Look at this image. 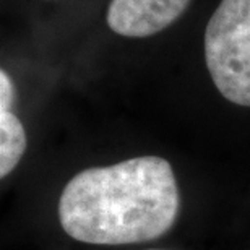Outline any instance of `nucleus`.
<instances>
[{
  "instance_id": "nucleus-1",
  "label": "nucleus",
  "mask_w": 250,
  "mask_h": 250,
  "mask_svg": "<svg viewBox=\"0 0 250 250\" xmlns=\"http://www.w3.org/2000/svg\"><path fill=\"white\" fill-rule=\"evenodd\" d=\"M179 205L171 163L138 156L72 177L59 200V221L78 242L124 246L166 234L176 223Z\"/></svg>"
},
{
  "instance_id": "nucleus-2",
  "label": "nucleus",
  "mask_w": 250,
  "mask_h": 250,
  "mask_svg": "<svg viewBox=\"0 0 250 250\" xmlns=\"http://www.w3.org/2000/svg\"><path fill=\"white\" fill-rule=\"evenodd\" d=\"M205 62L218 91L250 107V0H221L205 29Z\"/></svg>"
},
{
  "instance_id": "nucleus-3",
  "label": "nucleus",
  "mask_w": 250,
  "mask_h": 250,
  "mask_svg": "<svg viewBox=\"0 0 250 250\" xmlns=\"http://www.w3.org/2000/svg\"><path fill=\"white\" fill-rule=\"evenodd\" d=\"M192 0H111L107 24L125 38H149L182 17Z\"/></svg>"
},
{
  "instance_id": "nucleus-4",
  "label": "nucleus",
  "mask_w": 250,
  "mask_h": 250,
  "mask_svg": "<svg viewBox=\"0 0 250 250\" xmlns=\"http://www.w3.org/2000/svg\"><path fill=\"white\" fill-rule=\"evenodd\" d=\"M28 146L23 124L12 109H0V177H7L21 161Z\"/></svg>"
},
{
  "instance_id": "nucleus-5",
  "label": "nucleus",
  "mask_w": 250,
  "mask_h": 250,
  "mask_svg": "<svg viewBox=\"0 0 250 250\" xmlns=\"http://www.w3.org/2000/svg\"><path fill=\"white\" fill-rule=\"evenodd\" d=\"M17 99V89L10 75L2 70L0 72V109H12Z\"/></svg>"
},
{
  "instance_id": "nucleus-6",
  "label": "nucleus",
  "mask_w": 250,
  "mask_h": 250,
  "mask_svg": "<svg viewBox=\"0 0 250 250\" xmlns=\"http://www.w3.org/2000/svg\"><path fill=\"white\" fill-rule=\"evenodd\" d=\"M153 250H158V249H153Z\"/></svg>"
}]
</instances>
